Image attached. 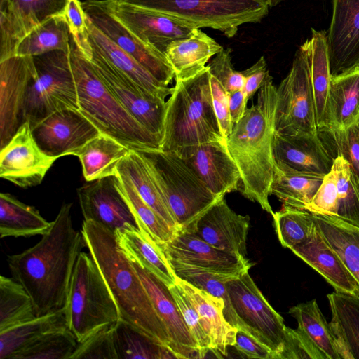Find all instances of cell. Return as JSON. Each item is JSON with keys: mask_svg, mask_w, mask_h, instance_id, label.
<instances>
[{"mask_svg": "<svg viewBox=\"0 0 359 359\" xmlns=\"http://www.w3.org/2000/svg\"><path fill=\"white\" fill-rule=\"evenodd\" d=\"M72 203H64L48 231L34 246L8 256L12 278L30 295L36 317L65 308L74 268L85 246L72 223Z\"/></svg>", "mask_w": 359, "mask_h": 359, "instance_id": "1", "label": "cell"}, {"mask_svg": "<svg viewBox=\"0 0 359 359\" xmlns=\"http://www.w3.org/2000/svg\"><path fill=\"white\" fill-rule=\"evenodd\" d=\"M81 231L85 246L116 302L120 319L170 351L165 326L115 233L97 222L85 220Z\"/></svg>", "mask_w": 359, "mask_h": 359, "instance_id": "2", "label": "cell"}, {"mask_svg": "<svg viewBox=\"0 0 359 359\" xmlns=\"http://www.w3.org/2000/svg\"><path fill=\"white\" fill-rule=\"evenodd\" d=\"M276 86L271 76L259 89L257 104L247 108L226 140L241 174V193L270 213L269 201L276 161L273 156Z\"/></svg>", "mask_w": 359, "mask_h": 359, "instance_id": "3", "label": "cell"}, {"mask_svg": "<svg viewBox=\"0 0 359 359\" xmlns=\"http://www.w3.org/2000/svg\"><path fill=\"white\" fill-rule=\"evenodd\" d=\"M69 60L76 86L79 111L100 133L130 149H160L161 138L128 113L100 78L72 36Z\"/></svg>", "mask_w": 359, "mask_h": 359, "instance_id": "4", "label": "cell"}, {"mask_svg": "<svg viewBox=\"0 0 359 359\" xmlns=\"http://www.w3.org/2000/svg\"><path fill=\"white\" fill-rule=\"evenodd\" d=\"M166 103L161 150L177 154L187 147L226 140L215 113L208 66L192 78L175 81Z\"/></svg>", "mask_w": 359, "mask_h": 359, "instance_id": "5", "label": "cell"}, {"mask_svg": "<svg viewBox=\"0 0 359 359\" xmlns=\"http://www.w3.org/2000/svg\"><path fill=\"white\" fill-rule=\"evenodd\" d=\"M137 151L176 222L177 233H194L200 218L221 198L176 153L161 149Z\"/></svg>", "mask_w": 359, "mask_h": 359, "instance_id": "6", "label": "cell"}, {"mask_svg": "<svg viewBox=\"0 0 359 359\" xmlns=\"http://www.w3.org/2000/svg\"><path fill=\"white\" fill-rule=\"evenodd\" d=\"M65 309L67 327L78 343L120 319L116 302L90 253L81 252L78 257Z\"/></svg>", "mask_w": 359, "mask_h": 359, "instance_id": "7", "label": "cell"}, {"mask_svg": "<svg viewBox=\"0 0 359 359\" xmlns=\"http://www.w3.org/2000/svg\"><path fill=\"white\" fill-rule=\"evenodd\" d=\"M170 15L197 28L208 27L234 36L240 26L260 22L267 14L266 0H116Z\"/></svg>", "mask_w": 359, "mask_h": 359, "instance_id": "8", "label": "cell"}, {"mask_svg": "<svg viewBox=\"0 0 359 359\" xmlns=\"http://www.w3.org/2000/svg\"><path fill=\"white\" fill-rule=\"evenodd\" d=\"M33 59L36 74L28 86L24 107L25 122L31 128L57 111L79 108L69 53L53 50Z\"/></svg>", "mask_w": 359, "mask_h": 359, "instance_id": "9", "label": "cell"}, {"mask_svg": "<svg viewBox=\"0 0 359 359\" xmlns=\"http://www.w3.org/2000/svg\"><path fill=\"white\" fill-rule=\"evenodd\" d=\"M229 323L268 346L280 359L287 336L283 318L265 299L248 271L226 282Z\"/></svg>", "mask_w": 359, "mask_h": 359, "instance_id": "10", "label": "cell"}, {"mask_svg": "<svg viewBox=\"0 0 359 359\" xmlns=\"http://www.w3.org/2000/svg\"><path fill=\"white\" fill-rule=\"evenodd\" d=\"M318 132L305 41L297 50L289 73L276 87L275 133L301 136Z\"/></svg>", "mask_w": 359, "mask_h": 359, "instance_id": "11", "label": "cell"}, {"mask_svg": "<svg viewBox=\"0 0 359 359\" xmlns=\"http://www.w3.org/2000/svg\"><path fill=\"white\" fill-rule=\"evenodd\" d=\"M83 55L128 113L149 132L162 139L167 107L165 100L158 98L143 89L90 45Z\"/></svg>", "mask_w": 359, "mask_h": 359, "instance_id": "12", "label": "cell"}, {"mask_svg": "<svg viewBox=\"0 0 359 359\" xmlns=\"http://www.w3.org/2000/svg\"><path fill=\"white\" fill-rule=\"evenodd\" d=\"M82 5L88 18L102 33L159 82L168 86L175 73L164 54L139 39L105 7L102 0H86Z\"/></svg>", "mask_w": 359, "mask_h": 359, "instance_id": "13", "label": "cell"}, {"mask_svg": "<svg viewBox=\"0 0 359 359\" xmlns=\"http://www.w3.org/2000/svg\"><path fill=\"white\" fill-rule=\"evenodd\" d=\"M105 7L145 44L165 55L174 41L190 36L196 27L170 15L116 0H102Z\"/></svg>", "mask_w": 359, "mask_h": 359, "instance_id": "14", "label": "cell"}, {"mask_svg": "<svg viewBox=\"0 0 359 359\" xmlns=\"http://www.w3.org/2000/svg\"><path fill=\"white\" fill-rule=\"evenodd\" d=\"M160 247L169 262L194 266L224 276L239 277L252 266L245 257L217 248L194 233H177Z\"/></svg>", "mask_w": 359, "mask_h": 359, "instance_id": "15", "label": "cell"}, {"mask_svg": "<svg viewBox=\"0 0 359 359\" xmlns=\"http://www.w3.org/2000/svg\"><path fill=\"white\" fill-rule=\"evenodd\" d=\"M35 74L33 57L14 55L0 61V149L25 123L27 92Z\"/></svg>", "mask_w": 359, "mask_h": 359, "instance_id": "16", "label": "cell"}, {"mask_svg": "<svg viewBox=\"0 0 359 359\" xmlns=\"http://www.w3.org/2000/svg\"><path fill=\"white\" fill-rule=\"evenodd\" d=\"M57 159L39 148L26 121L1 148L0 177L22 188L34 187L41 183Z\"/></svg>", "mask_w": 359, "mask_h": 359, "instance_id": "17", "label": "cell"}, {"mask_svg": "<svg viewBox=\"0 0 359 359\" xmlns=\"http://www.w3.org/2000/svg\"><path fill=\"white\" fill-rule=\"evenodd\" d=\"M89 182L77 189L83 220L97 222L113 232L140 229L117 186L116 175Z\"/></svg>", "mask_w": 359, "mask_h": 359, "instance_id": "18", "label": "cell"}, {"mask_svg": "<svg viewBox=\"0 0 359 359\" xmlns=\"http://www.w3.org/2000/svg\"><path fill=\"white\" fill-rule=\"evenodd\" d=\"M32 132L39 148L57 158L72 155L101 134L79 110L72 109L50 114L34 126Z\"/></svg>", "mask_w": 359, "mask_h": 359, "instance_id": "19", "label": "cell"}, {"mask_svg": "<svg viewBox=\"0 0 359 359\" xmlns=\"http://www.w3.org/2000/svg\"><path fill=\"white\" fill-rule=\"evenodd\" d=\"M68 0H0V61L14 56L19 41L50 18L65 14Z\"/></svg>", "mask_w": 359, "mask_h": 359, "instance_id": "20", "label": "cell"}, {"mask_svg": "<svg viewBox=\"0 0 359 359\" xmlns=\"http://www.w3.org/2000/svg\"><path fill=\"white\" fill-rule=\"evenodd\" d=\"M217 198L238 190L241 174L226 140L184 148L177 153Z\"/></svg>", "mask_w": 359, "mask_h": 359, "instance_id": "21", "label": "cell"}, {"mask_svg": "<svg viewBox=\"0 0 359 359\" xmlns=\"http://www.w3.org/2000/svg\"><path fill=\"white\" fill-rule=\"evenodd\" d=\"M327 32L332 76L359 67V0H332Z\"/></svg>", "mask_w": 359, "mask_h": 359, "instance_id": "22", "label": "cell"}, {"mask_svg": "<svg viewBox=\"0 0 359 359\" xmlns=\"http://www.w3.org/2000/svg\"><path fill=\"white\" fill-rule=\"evenodd\" d=\"M170 340L176 358H201L177 304L168 289L156 276L137 262L131 261Z\"/></svg>", "mask_w": 359, "mask_h": 359, "instance_id": "23", "label": "cell"}, {"mask_svg": "<svg viewBox=\"0 0 359 359\" xmlns=\"http://www.w3.org/2000/svg\"><path fill=\"white\" fill-rule=\"evenodd\" d=\"M319 132L301 136L275 133L273 147L276 166L325 177L331 170L335 157L323 144Z\"/></svg>", "mask_w": 359, "mask_h": 359, "instance_id": "24", "label": "cell"}, {"mask_svg": "<svg viewBox=\"0 0 359 359\" xmlns=\"http://www.w3.org/2000/svg\"><path fill=\"white\" fill-rule=\"evenodd\" d=\"M250 220L248 215L236 213L222 198L200 218L194 233L217 248L245 257Z\"/></svg>", "mask_w": 359, "mask_h": 359, "instance_id": "25", "label": "cell"}, {"mask_svg": "<svg viewBox=\"0 0 359 359\" xmlns=\"http://www.w3.org/2000/svg\"><path fill=\"white\" fill-rule=\"evenodd\" d=\"M176 283L196 310L201 325L210 340L211 351L219 358L226 355L228 347L233 346L236 342L238 329L232 326L224 316V300L178 277Z\"/></svg>", "mask_w": 359, "mask_h": 359, "instance_id": "26", "label": "cell"}, {"mask_svg": "<svg viewBox=\"0 0 359 359\" xmlns=\"http://www.w3.org/2000/svg\"><path fill=\"white\" fill-rule=\"evenodd\" d=\"M290 250L319 273L336 291L359 295V283L325 241L317 225L310 240Z\"/></svg>", "mask_w": 359, "mask_h": 359, "instance_id": "27", "label": "cell"}, {"mask_svg": "<svg viewBox=\"0 0 359 359\" xmlns=\"http://www.w3.org/2000/svg\"><path fill=\"white\" fill-rule=\"evenodd\" d=\"M223 47L197 28L189 36L172 42L165 56L175 73V81L192 78L207 67L208 62Z\"/></svg>", "mask_w": 359, "mask_h": 359, "instance_id": "28", "label": "cell"}, {"mask_svg": "<svg viewBox=\"0 0 359 359\" xmlns=\"http://www.w3.org/2000/svg\"><path fill=\"white\" fill-rule=\"evenodd\" d=\"M88 41L90 46L102 55L111 65L126 74L137 84L151 95L165 100L173 91L159 82L133 57L119 48L102 33L88 18Z\"/></svg>", "mask_w": 359, "mask_h": 359, "instance_id": "29", "label": "cell"}, {"mask_svg": "<svg viewBox=\"0 0 359 359\" xmlns=\"http://www.w3.org/2000/svg\"><path fill=\"white\" fill-rule=\"evenodd\" d=\"M327 121L329 133L359 123V67L332 76Z\"/></svg>", "mask_w": 359, "mask_h": 359, "instance_id": "30", "label": "cell"}, {"mask_svg": "<svg viewBox=\"0 0 359 359\" xmlns=\"http://www.w3.org/2000/svg\"><path fill=\"white\" fill-rule=\"evenodd\" d=\"M327 297L341 359H359V295L336 291Z\"/></svg>", "mask_w": 359, "mask_h": 359, "instance_id": "31", "label": "cell"}, {"mask_svg": "<svg viewBox=\"0 0 359 359\" xmlns=\"http://www.w3.org/2000/svg\"><path fill=\"white\" fill-rule=\"evenodd\" d=\"M121 250L130 261L137 262L168 287L176 284L175 275L161 247L144 231L122 229L114 232Z\"/></svg>", "mask_w": 359, "mask_h": 359, "instance_id": "32", "label": "cell"}, {"mask_svg": "<svg viewBox=\"0 0 359 359\" xmlns=\"http://www.w3.org/2000/svg\"><path fill=\"white\" fill-rule=\"evenodd\" d=\"M306 42L317 127L319 131H327L329 91L332 79L327 32L312 28L311 37Z\"/></svg>", "mask_w": 359, "mask_h": 359, "instance_id": "33", "label": "cell"}, {"mask_svg": "<svg viewBox=\"0 0 359 359\" xmlns=\"http://www.w3.org/2000/svg\"><path fill=\"white\" fill-rule=\"evenodd\" d=\"M130 149L104 134L91 139L72 155L79 158L87 182L116 175V166Z\"/></svg>", "mask_w": 359, "mask_h": 359, "instance_id": "34", "label": "cell"}, {"mask_svg": "<svg viewBox=\"0 0 359 359\" xmlns=\"http://www.w3.org/2000/svg\"><path fill=\"white\" fill-rule=\"evenodd\" d=\"M116 173L124 176L142 199L177 233L176 222L137 150H130L117 165Z\"/></svg>", "mask_w": 359, "mask_h": 359, "instance_id": "35", "label": "cell"}, {"mask_svg": "<svg viewBox=\"0 0 359 359\" xmlns=\"http://www.w3.org/2000/svg\"><path fill=\"white\" fill-rule=\"evenodd\" d=\"M34 208L23 203L8 193L0 194V236L6 237H29L43 236L50 228Z\"/></svg>", "mask_w": 359, "mask_h": 359, "instance_id": "36", "label": "cell"}, {"mask_svg": "<svg viewBox=\"0 0 359 359\" xmlns=\"http://www.w3.org/2000/svg\"><path fill=\"white\" fill-rule=\"evenodd\" d=\"M65 327H68L64 308L0 332V359H13L42 335Z\"/></svg>", "mask_w": 359, "mask_h": 359, "instance_id": "37", "label": "cell"}, {"mask_svg": "<svg viewBox=\"0 0 359 359\" xmlns=\"http://www.w3.org/2000/svg\"><path fill=\"white\" fill-rule=\"evenodd\" d=\"M313 216L325 241L359 283V227L334 217Z\"/></svg>", "mask_w": 359, "mask_h": 359, "instance_id": "38", "label": "cell"}, {"mask_svg": "<svg viewBox=\"0 0 359 359\" xmlns=\"http://www.w3.org/2000/svg\"><path fill=\"white\" fill-rule=\"evenodd\" d=\"M71 34L65 14L53 16L39 25L17 44L14 55L34 57L53 50L69 53Z\"/></svg>", "mask_w": 359, "mask_h": 359, "instance_id": "39", "label": "cell"}, {"mask_svg": "<svg viewBox=\"0 0 359 359\" xmlns=\"http://www.w3.org/2000/svg\"><path fill=\"white\" fill-rule=\"evenodd\" d=\"M323 178V176L282 169L276 165L270 194L276 196L283 206L306 210Z\"/></svg>", "mask_w": 359, "mask_h": 359, "instance_id": "40", "label": "cell"}, {"mask_svg": "<svg viewBox=\"0 0 359 359\" xmlns=\"http://www.w3.org/2000/svg\"><path fill=\"white\" fill-rule=\"evenodd\" d=\"M302 331L325 355L326 359H341L334 334L316 299L299 304L289 310Z\"/></svg>", "mask_w": 359, "mask_h": 359, "instance_id": "41", "label": "cell"}, {"mask_svg": "<svg viewBox=\"0 0 359 359\" xmlns=\"http://www.w3.org/2000/svg\"><path fill=\"white\" fill-rule=\"evenodd\" d=\"M113 338L118 359L176 358L168 348L121 319L114 325Z\"/></svg>", "mask_w": 359, "mask_h": 359, "instance_id": "42", "label": "cell"}, {"mask_svg": "<svg viewBox=\"0 0 359 359\" xmlns=\"http://www.w3.org/2000/svg\"><path fill=\"white\" fill-rule=\"evenodd\" d=\"M116 177L117 186L131 208L140 230L146 232L159 246L172 240L177 232L142 199L124 176L116 173Z\"/></svg>", "mask_w": 359, "mask_h": 359, "instance_id": "43", "label": "cell"}, {"mask_svg": "<svg viewBox=\"0 0 359 359\" xmlns=\"http://www.w3.org/2000/svg\"><path fill=\"white\" fill-rule=\"evenodd\" d=\"M36 318L32 299L23 286L0 276V332Z\"/></svg>", "mask_w": 359, "mask_h": 359, "instance_id": "44", "label": "cell"}, {"mask_svg": "<svg viewBox=\"0 0 359 359\" xmlns=\"http://www.w3.org/2000/svg\"><path fill=\"white\" fill-rule=\"evenodd\" d=\"M332 168L337 178V217L359 227V180L339 151Z\"/></svg>", "mask_w": 359, "mask_h": 359, "instance_id": "45", "label": "cell"}, {"mask_svg": "<svg viewBox=\"0 0 359 359\" xmlns=\"http://www.w3.org/2000/svg\"><path fill=\"white\" fill-rule=\"evenodd\" d=\"M281 245L291 249L311 239L316 229L313 214L306 210L283 206L272 215Z\"/></svg>", "mask_w": 359, "mask_h": 359, "instance_id": "46", "label": "cell"}, {"mask_svg": "<svg viewBox=\"0 0 359 359\" xmlns=\"http://www.w3.org/2000/svg\"><path fill=\"white\" fill-rule=\"evenodd\" d=\"M77 344L74 334L65 327L42 335L13 359H70Z\"/></svg>", "mask_w": 359, "mask_h": 359, "instance_id": "47", "label": "cell"}, {"mask_svg": "<svg viewBox=\"0 0 359 359\" xmlns=\"http://www.w3.org/2000/svg\"><path fill=\"white\" fill-rule=\"evenodd\" d=\"M177 277L197 288L224 300V314L227 321L230 318V303L226 282L233 278L218 275L194 266L170 262Z\"/></svg>", "mask_w": 359, "mask_h": 359, "instance_id": "48", "label": "cell"}, {"mask_svg": "<svg viewBox=\"0 0 359 359\" xmlns=\"http://www.w3.org/2000/svg\"><path fill=\"white\" fill-rule=\"evenodd\" d=\"M114 325L100 327L78 343L70 359H118L113 338Z\"/></svg>", "mask_w": 359, "mask_h": 359, "instance_id": "49", "label": "cell"}, {"mask_svg": "<svg viewBox=\"0 0 359 359\" xmlns=\"http://www.w3.org/2000/svg\"><path fill=\"white\" fill-rule=\"evenodd\" d=\"M168 289L191 337L198 346L201 358H204L208 351H211V344L209 337L201 325L196 310L177 283Z\"/></svg>", "mask_w": 359, "mask_h": 359, "instance_id": "50", "label": "cell"}, {"mask_svg": "<svg viewBox=\"0 0 359 359\" xmlns=\"http://www.w3.org/2000/svg\"><path fill=\"white\" fill-rule=\"evenodd\" d=\"M230 49H222L207 65L212 76L231 93L243 90L245 84L241 72L236 71L232 64Z\"/></svg>", "mask_w": 359, "mask_h": 359, "instance_id": "51", "label": "cell"}, {"mask_svg": "<svg viewBox=\"0 0 359 359\" xmlns=\"http://www.w3.org/2000/svg\"><path fill=\"white\" fill-rule=\"evenodd\" d=\"M326 359L325 355L299 329L287 327V336L280 359Z\"/></svg>", "mask_w": 359, "mask_h": 359, "instance_id": "52", "label": "cell"}, {"mask_svg": "<svg viewBox=\"0 0 359 359\" xmlns=\"http://www.w3.org/2000/svg\"><path fill=\"white\" fill-rule=\"evenodd\" d=\"M313 214L337 217V178L332 168L306 210Z\"/></svg>", "mask_w": 359, "mask_h": 359, "instance_id": "53", "label": "cell"}, {"mask_svg": "<svg viewBox=\"0 0 359 359\" xmlns=\"http://www.w3.org/2000/svg\"><path fill=\"white\" fill-rule=\"evenodd\" d=\"M210 86L215 113L217 118L222 134L227 140L234 126L229 111V92L211 74Z\"/></svg>", "mask_w": 359, "mask_h": 359, "instance_id": "54", "label": "cell"}, {"mask_svg": "<svg viewBox=\"0 0 359 359\" xmlns=\"http://www.w3.org/2000/svg\"><path fill=\"white\" fill-rule=\"evenodd\" d=\"M330 134L359 180V123Z\"/></svg>", "mask_w": 359, "mask_h": 359, "instance_id": "55", "label": "cell"}, {"mask_svg": "<svg viewBox=\"0 0 359 359\" xmlns=\"http://www.w3.org/2000/svg\"><path fill=\"white\" fill-rule=\"evenodd\" d=\"M65 15L74 41L83 51L88 46V41L86 14L82 2L79 0H68Z\"/></svg>", "mask_w": 359, "mask_h": 359, "instance_id": "56", "label": "cell"}, {"mask_svg": "<svg viewBox=\"0 0 359 359\" xmlns=\"http://www.w3.org/2000/svg\"><path fill=\"white\" fill-rule=\"evenodd\" d=\"M233 346L248 358L274 359V354L268 346L242 330L238 329Z\"/></svg>", "mask_w": 359, "mask_h": 359, "instance_id": "57", "label": "cell"}, {"mask_svg": "<svg viewBox=\"0 0 359 359\" xmlns=\"http://www.w3.org/2000/svg\"><path fill=\"white\" fill-rule=\"evenodd\" d=\"M245 79L243 90L248 101L271 76L264 57L262 56L254 65L241 72Z\"/></svg>", "mask_w": 359, "mask_h": 359, "instance_id": "58", "label": "cell"}, {"mask_svg": "<svg viewBox=\"0 0 359 359\" xmlns=\"http://www.w3.org/2000/svg\"><path fill=\"white\" fill-rule=\"evenodd\" d=\"M247 103L248 100L243 89L229 93V111L234 124L244 116L247 109Z\"/></svg>", "mask_w": 359, "mask_h": 359, "instance_id": "59", "label": "cell"}, {"mask_svg": "<svg viewBox=\"0 0 359 359\" xmlns=\"http://www.w3.org/2000/svg\"><path fill=\"white\" fill-rule=\"evenodd\" d=\"M284 0H266L269 6L273 7L280 3Z\"/></svg>", "mask_w": 359, "mask_h": 359, "instance_id": "60", "label": "cell"}]
</instances>
